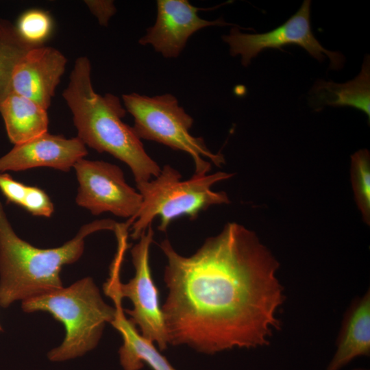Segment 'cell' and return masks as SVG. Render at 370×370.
I'll use <instances>...</instances> for the list:
<instances>
[{"mask_svg":"<svg viewBox=\"0 0 370 370\" xmlns=\"http://www.w3.org/2000/svg\"><path fill=\"white\" fill-rule=\"evenodd\" d=\"M66 62V57L56 48L44 45L32 48L14 69L12 90L47 110Z\"/></svg>","mask_w":370,"mask_h":370,"instance_id":"obj_12","label":"cell"},{"mask_svg":"<svg viewBox=\"0 0 370 370\" xmlns=\"http://www.w3.org/2000/svg\"><path fill=\"white\" fill-rule=\"evenodd\" d=\"M73 168L79 183L75 199L78 206L94 215L111 212L128 219L139 210L141 195L126 182L124 173L118 166L82 158Z\"/></svg>","mask_w":370,"mask_h":370,"instance_id":"obj_8","label":"cell"},{"mask_svg":"<svg viewBox=\"0 0 370 370\" xmlns=\"http://www.w3.org/2000/svg\"><path fill=\"white\" fill-rule=\"evenodd\" d=\"M88 153L77 137L66 138L46 132L27 142L15 145L0 158V173L47 166L69 171Z\"/></svg>","mask_w":370,"mask_h":370,"instance_id":"obj_11","label":"cell"},{"mask_svg":"<svg viewBox=\"0 0 370 370\" xmlns=\"http://www.w3.org/2000/svg\"><path fill=\"white\" fill-rule=\"evenodd\" d=\"M232 176V173L218 171L194 173L182 180L177 169L165 164L158 176L136 184L142 203L135 216L127 220L131 224V237L138 240L157 217H160L158 229L166 232L171 223L180 217L195 219L212 206L230 203L225 192L214 191L212 187Z\"/></svg>","mask_w":370,"mask_h":370,"instance_id":"obj_5","label":"cell"},{"mask_svg":"<svg viewBox=\"0 0 370 370\" xmlns=\"http://www.w3.org/2000/svg\"><path fill=\"white\" fill-rule=\"evenodd\" d=\"M311 1H304L298 11L277 28L262 34H244L232 27L229 34L222 36L230 47L232 56H241V63L248 66L252 59L266 49H278L289 45L304 48L319 62L328 58L330 69L338 71L343 67L344 56L338 51L325 49L314 36L310 26Z\"/></svg>","mask_w":370,"mask_h":370,"instance_id":"obj_7","label":"cell"},{"mask_svg":"<svg viewBox=\"0 0 370 370\" xmlns=\"http://www.w3.org/2000/svg\"><path fill=\"white\" fill-rule=\"evenodd\" d=\"M309 104L315 111L327 106L352 107L370 119V58H364L359 74L352 80L338 84L318 79L309 92Z\"/></svg>","mask_w":370,"mask_h":370,"instance_id":"obj_14","label":"cell"},{"mask_svg":"<svg viewBox=\"0 0 370 370\" xmlns=\"http://www.w3.org/2000/svg\"><path fill=\"white\" fill-rule=\"evenodd\" d=\"M35 47L23 38L16 25L0 18V103L12 91V77L15 67Z\"/></svg>","mask_w":370,"mask_h":370,"instance_id":"obj_17","label":"cell"},{"mask_svg":"<svg viewBox=\"0 0 370 370\" xmlns=\"http://www.w3.org/2000/svg\"><path fill=\"white\" fill-rule=\"evenodd\" d=\"M370 353V295L368 291L347 312L337 349L326 370H339L354 358Z\"/></svg>","mask_w":370,"mask_h":370,"instance_id":"obj_15","label":"cell"},{"mask_svg":"<svg viewBox=\"0 0 370 370\" xmlns=\"http://www.w3.org/2000/svg\"><path fill=\"white\" fill-rule=\"evenodd\" d=\"M156 5V22L138 42L151 45L166 58L178 57L188 38L199 29L231 25L223 18L212 21L200 18L198 12L205 9L193 6L187 0H158Z\"/></svg>","mask_w":370,"mask_h":370,"instance_id":"obj_10","label":"cell"},{"mask_svg":"<svg viewBox=\"0 0 370 370\" xmlns=\"http://www.w3.org/2000/svg\"><path fill=\"white\" fill-rule=\"evenodd\" d=\"M351 177L356 197L363 220L370 222V156L361 149L351 156Z\"/></svg>","mask_w":370,"mask_h":370,"instance_id":"obj_18","label":"cell"},{"mask_svg":"<svg viewBox=\"0 0 370 370\" xmlns=\"http://www.w3.org/2000/svg\"><path fill=\"white\" fill-rule=\"evenodd\" d=\"M117 223L99 219L82 226L74 238L50 249L33 246L19 238L9 223L0 202V306L8 308L64 287L62 267L78 260L84 250V240L99 230L114 231Z\"/></svg>","mask_w":370,"mask_h":370,"instance_id":"obj_3","label":"cell"},{"mask_svg":"<svg viewBox=\"0 0 370 370\" xmlns=\"http://www.w3.org/2000/svg\"><path fill=\"white\" fill-rule=\"evenodd\" d=\"M27 186L8 174L0 173V190L8 202L22 206Z\"/></svg>","mask_w":370,"mask_h":370,"instance_id":"obj_21","label":"cell"},{"mask_svg":"<svg viewBox=\"0 0 370 370\" xmlns=\"http://www.w3.org/2000/svg\"><path fill=\"white\" fill-rule=\"evenodd\" d=\"M119 283L108 280L105 293L114 303L115 317L110 323L121 334L123 344L119 348V360L123 370H140L146 363L152 370H175L166 358L156 349L153 343L144 338L134 323L125 316Z\"/></svg>","mask_w":370,"mask_h":370,"instance_id":"obj_13","label":"cell"},{"mask_svg":"<svg viewBox=\"0 0 370 370\" xmlns=\"http://www.w3.org/2000/svg\"><path fill=\"white\" fill-rule=\"evenodd\" d=\"M154 232L152 225L142 233L131 249L134 276L125 284L121 282L118 290L122 298L129 299L132 309L124 310L130 320L140 329L141 335L158 344L160 351L167 348L169 339L165 327L159 292L151 273L149 248Z\"/></svg>","mask_w":370,"mask_h":370,"instance_id":"obj_9","label":"cell"},{"mask_svg":"<svg viewBox=\"0 0 370 370\" xmlns=\"http://www.w3.org/2000/svg\"><path fill=\"white\" fill-rule=\"evenodd\" d=\"M8 136L14 145L47 132V110L12 91L0 103Z\"/></svg>","mask_w":370,"mask_h":370,"instance_id":"obj_16","label":"cell"},{"mask_svg":"<svg viewBox=\"0 0 370 370\" xmlns=\"http://www.w3.org/2000/svg\"><path fill=\"white\" fill-rule=\"evenodd\" d=\"M122 98L126 110L134 117L132 127L140 140L187 153L193 160L195 174H207L211 170V164L204 158L217 166L225 162L221 153L212 152L202 138L190 133L193 119L179 106L175 96L167 93L148 97L134 92Z\"/></svg>","mask_w":370,"mask_h":370,"instance_id":"obj_6","label":"cell"},{"mask_svg":"<svg viewBox=\"0 0 370 370\" xmlns=\"http://www.w3.org/2000/svg\"><path fill=\"white\" fill-rule=\"evenodd\" d=\"M19 34L29 43L39 46L49 36L52 21L49 14L33 9L24 12L16 25Z\"/></svg>","mask_w":370,"mask_h":370,"instance_id":"obj_19","label":"cell"},{"mask_svg":"<svg viewBox=\"0 0 370 370\" xmlns=\"http://www.w3.org/2000/svg\"><path fill=\"white\" fill-rule=\"evenodd\" d=\"M159 246L167 260L162 311L169 344L214 354L269 343L285 296L279 262L253 231L227 223L189 256L169 239Z\"/></svg>","mask_w":370,"mask_h":370,"instance_id":"obj_1","label":"cell"},{"mask_svg":"<svg viewBox=\"0 0 370 370\" xmlns=\"http://www.w3.org/2000/svg\"><path fill=\"white\" fill-rule=\"evenodd\" d=\"M355 370H365V369H355Z\"/></svg>","mask_w":370,"mask_h":370,"instance_id":"obj_23","label":"cell"},{"mask_svg":"<svg viewBox=\"0 0 370 370\" xmlns=\"http://www.w3.org/2000/svg\"><path fill=\"white\" fill-rule=\"evenodd\" d=\"M85 3L103 26L108 25L110 17L116 12L112 1L87 0Z\"/></svg>","mask_w":370,"mask_h":370,"instance_id":"obj_22","label":"cell"},{"mask_svg":"<svg viewBox=\"0 0 370 370\" xmlns=\"http://www.w3.org/2000/svg\"><path fill=\"white\" fill-rule=\"evenodd\" d=\"M25 312H45L65 328L62 343L47 353L51 362L81 357L98 345L106 323L116 314L103 299L92 278L86 277L68 287L22 301Z\"/></svg>","mask_w":370,"mask_h":370,"instance_id":"obj_4","label":"cell"},{"mask_svg":"<svg viewBox=\"0 0 370 370\" xmlns=\"http://www.w3.org/2000/svg\"><path fill=\"white\" fill-rule=\"evenodd\" d=\"M34 216L50 217L54 211L47 194L36 186H27L22 206Z\"/></svg>","mask_w":370,"mask_h":370,"instance_id":"obj_20","label":"cell"},{"mask_svg":"<svg viewBox=\"0 0 370 370\" xmlns=\"http://www.w3.org/2000/svg\"><path fill=\"white\" fill-rule=\"evenodd\" d=\"M62 97L73 114L77 137L85 145L125 163L136 184L159 175L160 166L147 154L133 127L122 121L126 110L119 99L95 91L86 56L76 59Z\"/></svg>","mask_w":370,"mask_h":370,"instance_id":"obj_2","label":"cell"}]
</instances>
